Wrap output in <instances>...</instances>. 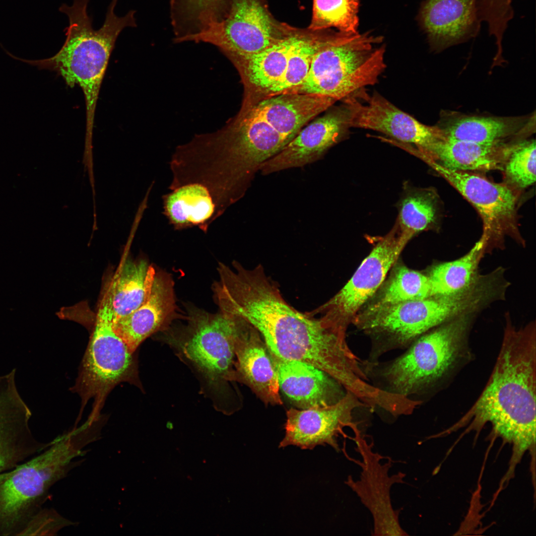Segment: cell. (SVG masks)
Returning a JSON list of instances; mask_svg holds the SVG:
<instances>
[{"label":"cell","instance_id":"1","mask_svg":"<svg viewBox=\"0 0 536 536\" xmlns=\"http://www.w3.org/2000/svg\"><path fill=\"white\" fill-rule=\"evenodd\" d=\"M536 329L535 322L516 328L508 316L501 347L489 378L465 414L446 432L468 426L512 443L520 457L536 441Z\"/></svg>","mask_w":536,"mask_h":536},{"label":"cell","instance_id":"2","mask_svg":"<svg viewBox=\"0 0 536 536\" xmlns=\"http://www.w3.org/2000/svg\"><path fill=\"white\" fill-rule=\"evenodd\" d=\"M328 107L323 97L312 94H281L244 100L238 114L216 131L218 151L232 170L253 178L264 163Z\"/></svg>","mask_w":536,"mask_h":536},{"label":"cell","instance_id":"3","mask_svg":"<svg viewBox=\"0 0 536 536\" xmlns=\"http://www.w3.org/2000/svg\"><path fill=\"white\" fill-rule=\"evenodd\" d=\"M476 314H464L433 328L392 360H361L369 382L422 404L447 387L473 360L469 335Z\"/></svg>","mask_w":536,"mask_h":536},{"label":"cell","instance_id":"4","mask_svg":"<svg viewBox=\"0 0 536 536\" xmlns=\"http://www.w3.org/2000/svg\"><path fill=\"white\" fill-rule=\"evenodd\" d=\"M89 0H73L71 5L59 7L68 18L64 29L66 39L59 51L53 57L27 60L16 57L3 49L11 58L36 67L39 69L56 72L71 87L82 89L86 106L85 145H92L94 116L102 82L118 37L127 27L135 26L134 10L119 17L115 13L118 0H111L101 28L94 30L92 18L87 12Z\"/></svg>","mask_w":536,"mask_h":536},{"label":"cell","instance_id":"5","mask_svg":"<svg viewBox=\"0 0 536 536\" xmlns=\"http://www.w3.org/2000/svg\"><path fill=\"white\" fill-rule=\"evenodd\" d=\"M182 323L172 322L158 332L200 381L201 391L215 409L225 414L234 410L231 383L234 382L235 341L238 319L220 311L211 313L188 306Z\"/></svg>","mask_w":536,"mask_h":536},{"label":"cell","instance_id":"6","mask_svg":"<svg viewBox=\"0 0 536 536\" xmlns=\"http://www.w3.org/2000/svg\"><path fill=\"white\" fill-rule=\"evenodd\" d=\"M92 439L74 428L52 440L45 450L0 475V536H18L28 521L43 507L50 488L84 460Z\"/></svg>","mask_w":536,"mask_h":536},{"label":"cell","instance_id":"7","mask_svg":"<svg viewBox=\"0 0 536 536\" xmlns=\"http://www.w3.org/2000/svg\"><path fill=\"white\" fill-rule=\"evenodd\" d=\"M383 41L369 33L339 32L314 55L299 85L282 94H312L335 102L372 85L386 68Z\"/></svg>","mask_w":536,"mask_h":536},{"label":"cell","instance_id":"8","mask_svg":"<svg viewBox=\"0 0 536 536\" xmlns=\"http://www.w3.org/2000/svg\"><path fill=\"white\" fill-rule=\"evenodd\" d=\"M112 296L109 284L100 301L95 325L72 390L81 398L82 408L93 401L88 420H98L105 399L118 384L128 382L142 390L134 352L113 328Z\"/></svg>","mask_w":536,"mask_h":536},{"label":"cell","instance_id":"9","mask_svg":"<svg viewBox=\"0 0 536 536\" xmlns=\"http://www.w3.org/2000/svg\"><path fill=\"white\" fill-rule=\"evenodd\" d=\"M201 30L178 38V42H203L219 48L228 57L257 54L285 37L259 0H235L227 17L217 20L201 15Z\"/></svg>","mask_w":536,"mask_h":536},{"label":"cell","instance_id":"10","mask_svg":"<svg viewBox=\"0 0 536 536\" xmlns=\"http://www.w3.org/2000/svg\"><path fill=\"white\" fill-rule=\"evenodd\" d=\"M411 238L397 224L377 243L350 279L335 295L310 315H321L326 325L346 332L364 305L372 297L398 260Z\"/></svg>","mask_w":536,"mask_h":536},{"label":"cell","instance_id":"11","mask_svg":"<svg viewBox=\"0 0 536 536\" xmlns=\"http://www.w3.org/2000/svg\"><path fill=\"white\" fill-rule=\"evenodd\" d=\"M424 158L479 212L483 223L480 239L485 254L503 246L506 236L524 244L516 223V197L509 187L467 171L450 169L427 157Z\"/></svg>","mask_w":536,"mask_h":536},{"label":"cell","instance_id":"12","mask_svg":"<svg viewBox=\"0 0 536 536\" xmlns=\"http://www.w3.org/2000/svg\"><path fill=\"white\" fill-rule=\"evenodd\" d=\"M355 449L361 460L352 459L361 468L359 478L349 475L345 484L357 495L368 509L373 519L374 536H407L399 521V511L395 510L391 498L392 486L404 483L405 474L402 472L390 475L392 461L384 462V457L373 449L360 431L354 433Z\"/></svg>","mask_w":536,"mask_h":536},{"label":"cell","instance_id":"13","mask_svg":"<svg viewBox=\"0 0 536 536\" xmlns=\"http://www.w3.org/2000/svg\"><path fill=\"white\" fill-rule=\"evenodd\" d=\"M350 127L372 130L403 143L413 144L428 154L446 137L436 125L419 122L377 92L369 94L365 88L342 100Z\"/></svg>","mask_w":536,"mask_h":536},{"label":"cell","instance_id":"14","mask_svg":"<svg viewBox=\"0 0 536 536\" xmlns=\"http://www.w3.org/2000/svg\"><path fill=\"white\" fill-rule=\"evenodd\" d=\"M362 406L365 404L347 391L340 401L332 405L304 409L291 408L286 412L285 435L279 448L294 446L312 450L328 445L338 452V438L346 437L344 429L349 427L353 432L358 429L353 414L356 409Z\"/></svg>","mask_w":536,"mask_h":536},{"label":"cell","instance_id":"15","mask_svg":"<svg viewBox=\"0 0 536 536\" xmlns=\"http://www.w3.org/2000/svg\"><path fill=\"white\" fill-rule=\"evenodd\" d=\"M15 373L0 377V475L39 454L52 443H43L29 426L31 412L19 396Z\"/></svg>","mask_w":536,"mask_h":536},{"label":"cell","instance_id":"16","mask_svg":"<svg viewBox=\"0 0 536 536\" xmlns=\"http://www.w3.org/2000/svg\"><path fill=\"white\" fill-rule=\"evenodd\" d=\"M349 128L344 106L334 108L307 124L280 152L264 163L259 171L268 175L318 161L343 137Z\"/></svg>","mask_w":536,"mask_h":536},{"label":"cell","instance_id":"17","mask_svg":"<svg viewBox=\"0 0 536 536\" xmlns=\"http://www.w3.org/2000/svg\"><path fill=\"white\" fill-rule=\"evenodd\" d=\"M237 317L234 381L248 386L266 405H281L277 374L266 343L256 329Z\"/></svg>","mask_w":536,"mask_h":536},{"label":"cell","instance_id":"18","mask_svg":"<svg viewBox=\"0 0 536 536\" xmlns=\"http://www.w3.org/2000/svg\"><path fill=\"white\" fill-rule=\"evenodd\" d=\"M174 281L170 274L156 271L148 296L130 314L113 321L116 334L135 352L147 337L180 318L177 312Z\"/></svg>","mask_w":536,"mask_h":536},{"label":"cell","instance_id":"19","mask_svg":"<svg viewBox=\"0 0 536 536\" xmlns=\"http://www.w3.org/2000/svg\"><path fill=\"white\" fill-rule=\"evenodd\" d=\"M419 17L431 48L436 52L475 37L481 27L476 0H426Z\"/></svg>","mask_w":536,"mask_h":536},{"label":"cell","instance_id":"20","mask_svg":"<svg viewBox=\"0 0 536 536\" xmlns=\"http://www.w3.org/2000/svg\"><path fill=\"white\" fill-rule=\"evenodd\" d=\"M269 353L277 374L279 389L299 409L332 405L346 394L347 391L341 384L318 368Z\"/></svg>","mask_w":536,"mask_h":536},{"label":"cell","instance_id":"21","mask_svg":"<svg viewBox=\"0 0 536 536\" xmlns=\"http://www.w3.org/2000/svg\"><path fill=\"white\" fill-rule=\"evenodd\" d=\"M436 126L448 139L497 143L504 142L513 136L534 132L535 115L497 117L443 111Z\"/></svg>","mask_w":536,"mask_h":536},{"label":"cell","instance_id":"22","mask_svg":"<svg viewBox=\"0 0 536 536\" xmlns=\"http://www.w3.org/2000/svg\"><path fill=\"white\" fill-rule=\"evenodd\" d=\"M514 144L481 143L446 138L425 156L457 171L503 170Z\"/></svg>","mask_w":536,"mask_h":536},{"label":"cell","instance_id":"23","mask_svg":"<svg viewBox=\"0 0 536 536\" xmlns=\"http://www.w3.org/2000/svg\"><path fill=\"white\" fill-rule=\"evenodd\" d=\"M162 214L175 230L197 227L206 233L218 216L208 191L197 183H189L162 196Z\"/></svg>","mask_w":536,"mask_h":536},{"label":"cell","instance_id":"24","mask_svg":"<svg viewBox=\"0 0 536 536\" xmlns=\"http://www.w3.org/2000/svg\"><path fill=\"white\" fill-rule=\"evenodd\" d=\"M297 36L287 35L251 56L229 58L241 76L246 89L245 97L254 94L255 98L261 96L280 79Z\"/></svg>","mask_w":536,"mask_h":536},{"label":"cell","instance_id":"25","mask_svg":"<svg viewBox=\"0 0 536 536\" xmlns=\"http://www.w3.org/2000/svg\"><path fill=\"white\" fill-rule=\"evenodd\" d=\"M155 268L144 259H127L122 263L109 284L112 296L113 321L136 310L149 295Z\"/></svg>","mask_w":536,"mask_h":536},{"label":"cell","instance_id":"26","mask_svg":"<svg viewBox=\"0 0 536 536\" xmlns=\"http://www.w3.org/2000/svg\"><path fill=\"white\" fill-rule=\"evenodd\" d=\"M431 296L427 275L398 260L372 297L359 311H372L408 300Z\"/></svg>","mask_w":536,"mask_h":536},{"label":"cell","instance_id":"27","mask_svg":"<svg viewBox=\"0 0 536 536\" xmlns=\"http://www.w3.org/2000/svg\"><path fill=\"white\" fill-rule=\"evenodd\" d=\"M484 255V245L480 239L461 258L432 266L426 273L431 296L453 294L467 288L478 275V266Z\"/></svg>","mask_w":536,"mask_h":536},{"label":"cell","instance_id":"28","mask_svg":"<svg viewBox=\"0 0 536 536\" xmlns=\"http://www.w3.org/2000/svg\"><path fill=\"white\" fill-rule=\"evenodd\" d=\"M319 39L298 35L292 47L284 74L256 99L283 93L300 84L306 77L315 54L332 37Z\"/></svg>","mask_w":536,"mask_h":536},{"label":"cell","instance_id":"29","mask_svg":"<svg viewBox=\"0 0 536 536\" xmlns=\"http://www.w3.org/2000/svg\"><path fill=\"white\" fill-rule=\"evenodd\" d=\"M397 225L411 238L429 228L436 217L433 194L428 190L405 188L399 202Z\"/></svg>","mask_w":536,"mask_h":536},{"label":"cell","instance_id":"30","mask_svg":"<svg viewBox=\"0 0 536 536\" xmlns=\"http://www.w3.org/2000/svg\"><path fill=\"white\" fill-rule=\"evenodd\" d=\"M359 5L358 0H313L309 29L316 31L334 27L340 32L356 33Z\"/></svg>","mask_w":536,"mask_h":536},{"label":"cell","instance_id":"31","mask_svg":"<svg viewBox=\"0 0 536 536\" xmlns=\"http://www.w3.org/2000/svg\"><path fill=\"white\" fill-rule=\"evenodd\" d=\"M536 142L523 140L515 143L504 166L508 179L520 188L536 181Z\"/></svg>","mask_w":536,"mask_h":536},{"label":"cell","instance_id":"32","mask_svg":"<svg viewBox=\"0 0 536 536\" xmlns=\"http://www.w3.org/2000/svg\"><path fill=\"white\" fill-rule=\"evenodd\" d=\"M75 525L54 509L42 507L28 521L18 536H55L63 528Z\"/></svg>","mask_w":536,"mask_h":536},{"label":"cell","instance_id":"33","mask_svg":"<svg viewBox=\"0 0 536 536\" xmlns=\"http://www.w3.org/2000/svg\"><path fill=\"white\" fill-rule=\"evenodd\" d=\"M487 0V1L489 2L490 3H492L493 4L497 5H500V6H505V5H509L512 1V0Z\"/></svg>","mask_w":536,"mask_h":536}]
</instances>
